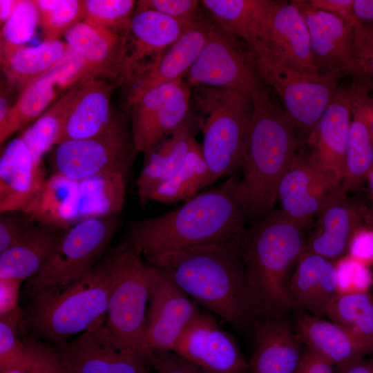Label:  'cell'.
<instances>
[{
  "label": "cell",
  "mask_w": 373,
  "mask_h": 373,
  "mask_svg": "<svg viewBox=\"0 0 373 373\" xmlns=\"http://www.w3.org/2000/svg\"><path fill=\"white\" fill-rule=\"evenodd\" d=\"M110 288L111 275L103 257L78 280L35 294L21 323L35 336L54 344L64 342L106 316Z\"/></svg>",
  "instance_id": "5"
},
{
  "label": "cell",
  "mask_w": 373,
  "mask_h": 373,
  "mask_svg": "<svg viewBox=\"0 0 373 373\" xmlns=\"http://www.w3.org/2000/svg\"><path fill=\"white\" fill-rule=\"evenodd\" d=\"M354 13L358 23L373 30V0H354Z\"/></svg>",
  "instance_id": "54"
},
{
  "label": "cell",
  "mask_w": 373,
  "mask_h": 373,
  "mask_svg": "<svg viewBox=\"0 0 373 373\" xmlns=\"http://www.w3.org/2000/svg\"><path fill=\"white\" fill-rule=\"evenodd\" d=\"M270 0H202L213 25L224 35L247 46L258 41Z\"/></svg>",
  "instance_id": "33"
},
{
  "label": "cell",
  "mask_w": 373,
  "mask_h": 373,
  "mask_svg": "<svg viewBox=\"0 0 373 373\" xmlns=\"http://www.w3.org/2000/svg\"><path fill=\"white\" fill-rule=\"evenodd\" d=\"M314 232L303 252L336 260L349 248L354 234L366 224H373V214L360 201L339 191L329 193L316 216Z\"/></svg>",
  "instance_id": "17"
},
{
  "label": "cell",
  "mask_w": 373,
  "mask_h": 373,
  "mask_svg": "<svg viewBox=\"0 0 373 373\" xmlns=\"http://www.w3.org/2000/svg\"><path fill=\"white\" fill-rule=\"evenodd\" d=\"M184 79L191 88L205 86L250 98L262 82L248 50L213 23L209 39Z\"/></svg>",
  "instance_id": "12"
},
{
  "label": "cell",
  "mask_w": 373,
  "mask_h": 373,
  "mask_svg": "<svg viewBox=\"0 0 373 373\" xmlns=\"http://www.w3.org/2000/svg\"><path fill=\"white\" fill-rule=\"evenodd\" d=\"M23 281L17 278L0 279V316L19 307V289Z\"/></svg>",
  "instance_id": "51"
},
{
  "label": "cell",
  "mask_w": 373,
  "mask_h": 373,
  "mask_svg": "<svg viewBox=\"0 0 373 373\" xmlns=\"http://www.w3.org/2000/svg\"><path fill=\"white\" fill-rule=\"evenodd\" d=\"M198 124L197 117L190 115L153 150L145 154L136 182L141 203L148 202L151 191L182 165L190 151L198 143L195 137V125Z\"/></svg>",
  "instance_id": "30"
},
{
  "label": "cell",
  "mask_w": 373,
  "mask_h": 373,
  "mask_svg": "<svg viewBox=\"0 0 373 373\" xmlns=\"http://www.w3.org/2000/svg\"><path fill=\"white\" fill-rule=\"evenodd\" d=\"M31 222L66 230L80 221L78 181L54 172L24 212Z\"/></svg>",
  "instance_id": "32"
},
{
  "label": "cell",
  "mask_w": 373,
  "mask_h": 373,
  "mask_svg": "<svg viewBox=\"0 0 373 373\" xmlns=\"http://www.w3.org/2000/svg\"><path fill=\"white\" fill-rule=\"evenodd\" d=\"M40 25L35 0H20L15 10L1 30V63L14 51L30 41Z\"/></svg>",
  "instance_id": "40"
},
{
  "label": "cell",
  "mask_w": 373,
  "mask_h": 373,
  "mask_svg": "<svg viewBox=\"0 0 373 373\" xmlns=\"http://www.w3.org/2000/svg\"><path fill=\"white\" fill-rule=\"evenodd\" d=\"M241 238L166 253L149 264L196 303L246 332L253 330L261 315L241 254Z\"/></svg>",
  "instance_id": "2"
},
{
  "label": "cell",
  "mask_w": 373,
  "mask_h": 373,
  "mask_svg": "<svg viewBox=\"0 0 373 373\" xmlns=\"http://www.w3.org/2000/svg\"><path fill=\"white\" fill-rule=\"evenodd\" d=\"M366 180L367 181L369 197L372 207V211L373 214V169L368 175Z\"/></svg>",
  "instance_id": "58"
},
{
  "label": "cell",
  "mask_w": 373,
  "mask_h": 373,
  "mask_svg": "<svg viewBox=\"0 0 373 373\" xmlns=\"http://www.w3.org/2000/svg\"><path fill=\"white\" fill-rule=\"evenodd\" d=\"M291 324L307 350L334 365L354 362L373 354L345 327L332 321L294 309Z\"/></svg>",
  "instance_id": "28"
},
{
  "label": "cell",
  "mask_w": 373,
  "mask_h": 373,
  "mask_svg": "<svg viewBox=\"0 0 373 373\" xmlns=\"http://www.w3.org/2000/svg\"><path fill=\"white\" fill-rule=\"evenodd\" d=\"M66 42L83 60L82 83L92 79L117 78L126 57L129 36L108 31L84 20L64 35Z\"/></svg>",
  "instance_id": "21"
},
{
  "label": "cell",
  "mask_w": 373,
  "mask_h": 373,
  "mask_svg": "<svg viewBox=\"0 0 373 373\" xmlns=\"http://www.w3.org/2000/svg\"><path fill=\"white\" fill-rule=\"evenodd\" d=\"M8 97V94L6 90L1 88L0 95V129L5 126L12 106V105L10 104Z\"/></svg>",
  "instance_id": "57"
},
{
  "label": "cell",
  "mask_w": 373,
  "mask_h": 373,
  "mask_svg": "<svg viewBox=\"0 0 373 373\" xmlns=\"http://www.w3.org/2000/svg\"><path fill=\"white\" fill-rule=\"evenodd\" d=\"M22 318L23 312L20 307L0 316V373L30 364V345L26 339L21 340L18 334Z\"/></svg>",
  "instance_id": "42"
},
{
  "label": "cell",
  "mask_w": 373,
  "mask_h": 373,
  "mask_svg": "<svg viewBox=\"0 0 373 373\" xmlns=\"http://www.w3.org/2000/svg\"><path fill=\"white\" fill-rule=\"evenodd\" d=\"M135 4L133 0H84V20L108 31L129 36Z\"/></svg>",
  "instance_id": "43"
},
{
  "label": "cell",
  "mask_w": 373,
  "mask_h": 373,
  "mask_svg": "<svg viewBox=\"0 0 373 373\" xmlns=\"http://www.w3.org/2000/svg\"><path fill=\"white\" fill-rule=\"evenodd\" d=\"M20 0L0 1V23L2 26L11 17Z\"/></svg>",
  "instance_id": "56"
},
{
  "label": "cell",
  "mask_w": 373,
  "mask_h": 373,
  "mask_svg": "<svg viewBox=\"0 0 373 373\" xmlns=\"http://www.w3.org/2000/svg\"><path fill=\"white\" fill-rule=\"evenodd\" d=\"M202 131V153L208 167L207 186L240 169L248 144L251 99L236 92L205 86L192 87Z\"/></svg>",
  "instance_id": "6"
},
{
  "label": "cell",
  "mask_w": 373,
  "mask_h": 373,
  "mask_svg": "<svg viewBox=\"0 0 373 373\" xmlns=\"http://www.w3.org/2000/svg\"><path fill=\"white\" fill-rule=\"evenodd\" d=\"M339 293L350 292V285H354L356 291H365L368 276L366 269L353 259L340 260L336 265Z\"/></svg>",
  "instance_id": "48"
},
{
  "label": "cell",
  "mask_w": 373,
  "mask_h": 373,
  "mask_svg": "<svg viewBox=\"0 0 373 373\" xmlns=\"http://www.w3.org/2000/svg\"><path fill=\"white\" fill-rule=\"evenodd\" d=\"M334 373H373V354L360 360L334 366Z\"/></svg>",
  "instance_id": "55"
},
{
  "label": "cell",
  "mask_w": 373,
  "mask_h": 373,
  "mask_svg": "<svg viewBox=\"0 0 373 373\" xmlns=\"http://www.w3.org/2000/svg\"><path fill=\"white\" fill-rule=\"evenodd\" d=\"M303 144L280 182L278 199L280 210L305 229L316 218L325 197L335 191Z\"/></svg>",
  "instance_id": "20"
},
{
  "label": "cell",
  "mask_w": 373,
  "mask_h": 373,
  "mask_svg": "<svg viewBox=\"0 0 373 373\" xmlns=\"http://www.w3.org/2000/svg\"><path fill=\"white\" fill-rule=\"evenodd\" d=\"M262 81L251 94L249 137L237 195L254 222L274 209L280 182L303 143L280 101Z\"/></svg>",
  "instance_id": "3"
},
{
  "label": "cell",
  "mask_w": 373,
  "mask_h": 373,
  "mask_svg": "<svg viewBox=\"0 0 373 373\" xmlns=\"http://www.w3.org/2000/svg\"><path fill=\"white\" fill-rule=\"evenodd\" d=\"M45 180L43 164L33 160L19 137L12 139L0 157V212L24 213Z\"/></svg>",
  "instance_id": "26"
},
{
  "label": "cell",
  "mask_w": 373,
  "mask_h": 373,
  "mask_svg": "<svg viewBox=\"0 0 373 373\" xmlns=\"http://www.w3.org/2000/svg\"><path fill=\"white\" fill-rule=\"evenodd\" d=\"M296 373H334V365L307 350L305 356Z\"/></svg>",
  "instance_id": "53"
},
{
  "label": "cell",
  "mask_w": 373,
  "mask_h": 373,
  "mask_svg": "<svg viewBox=\"0 0 373 373\" xmlns=\"http://www.w3.org/2000/svg\"><path fill=\"white\" fill-rule=\"evenodd\" d=\"M191 93L181 78L128 98L130 129L137 152L153 150L188 118Z\"/></svg>",
  "instance_id": "11"
},
{
  "label": "cell",
  "mask_w": 373,
  "mask_h": 373,
  "mask_svg": "<svg viewBox=\"0 0 373 373\" xmlns=\"http://www.w3.org/2000/svg\"><path fill=\"white\" fill-rule=\"evenodd\" d=\"M113 84L100 79L82 84L81 89L66 120L57 144L68 140L99 135L120 118L111 105Z\"/></svg>",
  "instance_id": "29"
},
{
  "label": "cell",
  "mask_w": 373,
  "mask_h": 373,
  "mask_svg": "<svg viewBox=\"0 0 373 373\" xmlns=\"http://www.w3.org/2000/svg\"><path fill=\"white\" fill-rule=\"evenodd\" d=\"M208 175L202 146L198 143L190 151L182 165L151 191L147 201L167 204L185 202L207 186Z\"/></svg>",
  "instance_id": "38"
},
{
  "label": "cell",
  "mask_w": 373,
  "mask_h": 373,
  "mask_svg": "<svg viewBox=\"0 0 373 373\" xmlns=\"http://www.w3.org/2000/svg\"><path fill=\"white\" fill-rule=\"evenodd\" d=\"M172 352L213 373L249 372L235 338L208 314L200 312L191 321Z\"/></svg>",
  "instance_id": "16"
},
{
  "label": "cell",
  "mask_w": 373,
  "mask_h": 373,
  "mask_svg": "<svg viewBox=\"0 0 373 373\" xmlns=\"http://www.w3.org/2000/svg\"><path fill=\"white\" fill-rule=\"evenodd\" d=\"M81 86L82 84H79L69 89L19 136L26 144L37 164H43L44 155L57 144Z\"/></svg>",
  "instance_id": "37"
},
{
  "label": "cell",
  "mask_w": 373,
  "mask_h": 373,
  "mask_svg": "<svg viewBox=\"0 0 373 373\" xmlns=\"http://www.w3.org/2000/svg\"><path fill=\"white\" fill-rule=\"evenodd\" d=\"M52 346L66 373H151L145 361L116 343L106 317L72 341Z\"/></svg>",
  "instance_id": "13"
},
{
  "label": "cell",
  "mask_w": 373,
  "mask_h": 373,
  "mask_svg": "<svg viewBox=\"0 0 373 373\" xmlns=\"http://www.w3.org/2000/svg\"><path fill=\"white\" fill-rule=\"evenodd\" d=\"M353 53L363 79L373 90V30L356 23L354 28Z\"/></svg>",
  "instance_id": "46"
},
{
  "label": "cell",
  "mask_w": 373,
  "mask_h": 373,
  "mask_svg": "<svg viewBox=\"0 0 373 373\" xmlns=\"http://www.w3.org/2000/svg\"><path fill=\"white\" fill-rule=\"evenodd\" d=\"M303 229L280 209L249 223L240 242L241 254L261 318H282L293 309L289 273L304 251Z\"/></svg>",
  "instance_id": "4"
},
{
  "label": "cell",
  "mask_w": 373,
  "mask_h": 373,
  "mask_svg": "<svg viewBox=\"0 0 373 373\" xmlns=\"http://www.w3.org/2000/svg\"><path fill=\"white\" fill-rule=\"evenodd\" d=\"M125 176L106 171L78 181L80 221L117 215L124 203Z\"/></svg>",
  "instance_id": "36"
},
{
  "label": "cell",
  "mask_w": 373,
  "mask_h": 373,
  "mask_svg": "<svg viewBox=\"0 0 373 373\" xmlns=\"http://www.w3.org/2000/svg\"><path fill=\"white\" fill-rule=\"evenodd\" d=\"M355 79L345 166L338 191H356L373 169V97L362 79Z\"/></svg>",
  "instance_id": "24"
},
{
  "label": "cell",
  "mask_w": 373,
  "mask_h": 373,
  "mask_svg": "<svg viewBox=\"0 0 373 373\" xmlns=\"http://www.w3.org/2000/svg\"><path fill=\"white\" fill-rule=\"evenodd\" d=\"M247 50L260 78L279 97L298 138L309 142L342 77L290 68Z\"/></svg>",
  "instance_id": "8"
},
{
  "label": "cell",
  "mask_w": 373,
  "mask_h": 373,
  "mask_svg": "<svg viewBox=\"0 0 373 373\" xmlns=\"http://www.w3.org/2000/svg\"><path fill=\"white\" fill-rule=\"evenodd\" d=\"M196 303L166 274L155 267L145 332L147 347L154 355L172 352L184 328L200 312Z\"/></svg>",
  "instance_id": "15"
},
{
  "label": "cell",
  "mask_w": 373,
  "mask_h": 373,
  "mask_svg": "<svg viewBox=\"0 0 373 373\" xmlns=\"http://www.w3.org/2000/svg\"><path fill=\"white\" fill-rule=\"evenodd\" d=\"M349 248L352 256L363 258L373 257V231L363 229L356 232Z\"/></svg>",
  "instance_id": "52"
},
{
  "label": "cell",
  "mask_w": 373,
  "mask_h": 373,
  "mask_svg": "<svg viewBox=\"0 0 373 373\" xmlns=\"http://www.w3.org/2000/svg\"><path fill=\"white\" fill-rule=\"evenodd\" d=\"M137 11L149 9L172 18L187 21L200 20V2L196 0H142L136 2Z\"/></svg>",
  "instance_id": "45"
},
{
  "label": "cell",
  "mask_w": 373,
  "mask_h": 373,
  "mask_svg": "<svg viewBox=\"0 0 373 373\" xmlns=\"http://www.w3.org/2000/svg\"><path fill=\"white\" fill-rule=\"evenodd\" d=\"M70 49L66 41L59 39L20 47L1 63L8 85L20 93L59 64Z\"/></svg>",
  "instance_id": "34"
},
{
  "label": "cell",
  "mask_w": 373,
  "mask_h": 373,
  "mask_svg": "<svg viewBox=\"0 0 373 373\" xmlns=\"http://www.w3.org/2000/svg\"><path fill=\"white\" fill-rule=\"evenodd\" d=\"M354 88L355 79L350 86H339L309 142L313 160L334 191L344 175Z\"/></svg>",
  "instance_id": "19"
},
{
  "label": "cell",
  "mask_w": 373,
  "mask_h": 373,
  "mask_svg": "<svg viewBox=\"0 0 373 373\" xmlns=\"http://www.w3.org/2000/svg\"><path fill=\"white\" fill-rule=\"evenodd\" d=\"M249 373H296L307 351L285 317L261 318L253 329Z\"/></svg>",
  "instance_id": "22"
},
{
  "label": "cell",
  "mask_w": 373,
  "mask_h": 373,
  "mask_svg": "<svg viewBox=\"0 0 373 373\" xmlns=\"http://www.w3.org/2000/svg\"><path fill=\"white\" fill-rule=\"evenodd\" d=\"M324 316L345 327L373 352V296L366 291L339 293Z\"/></svg>",
  "instance_id": "39"
},
{
  "label": "cell",
  "mask_w": 373,
  "mask_h": 373,
  "mask_svg": "<svg viewBox=\"0 0 373 373\" xmlns=\"http://www.w3.org/2000/svg\"><path fill=\"white\" fill-rule=\"evenodd\" d=\"M295 1L305 16L316 70L341 77L352 75L356 79H363L353 53L355 23L311 9L305 1Z\"/></svg>",
  "instance_id": "18"
},
{
  "label": "cell",
  "mask_w": 373,
  "mask_h": 373,
  "mask_svg": "<svg viewBox=\"0 0 373 373\" xmlns=\"http://www.w3.org/2000/svg\"><path fill=\"white\" fill-rule=\"evenodd\" d=\"M198 21H182L149 9L136 11L131 23V44L117 84L126 82L140 71L147 58L153 57L154 64L185 30Z\"/></svg>",
  "instance_id": "25"
},
{
  "label": "cell",
  "mask_w": 373,
  "mask_h": 373,
  "mask_svg": "<svg viewBox=\"0 0 373 373\" xmlns=\"http://www.w3.org/2000/svg\"><path fill=\"white\" fill-rule=\"evenodd\" d=\"M247 48L288 67L317 72L305 16L295 1H272L258 41Z\"/></svg>",
  "instance_id": "14"
},
{
  "label": "cell",
  "mask_w": 373,
  "mask_h": 373,
  "mask_svg": "<svg viewBox=\"0 0 373 373\" xmlns=\"http://www.w3.org/2000/svg\"><path fill=\"white\" fill-rule=\"evenodd\" d=\"M32 223L24 213L0 212V252L16 243Z\"/></svg>",
  "instance_id": "47"
},
{
  "label": "cell",
  "mask_w": 373,
  "mask_h": 373,
  "mask_svg": "<svg viewBox=\"0 0 373 373\" xmlns=\"http://www.w3.org/2000/svg\"><path fill=\"white\" fill-rule=\"evenodd\" d=\"M31 349L30 364L24 367L12 368L3 373H66L52 345L28 336Z\"/></svg>",
  "instance_id": "44"
},
{
  "label": "cell",
  "mask_w": 373,
  "mask_h": 373,
  "mask_svg": "<svg viewBox=\"0 0 373 373\" xmlns=\"http://www.w3.org/2000/svg\"><path fill=\"white\" fill-rule=\"evenodd\" d=\"M104 258L111 275L106 323L118 345L152 367L155 355L147 347L145 332L155 267L121 244Z\"/></svg>",
  "instance_id": "7"
},
{
  "label": "cell",
  "mask_w": 373,
  "mask_h": 373,
  "mask_svg": "<svg viewBox=\"0 0 373 373\" xmlns=\"http://www.w3.org/2000/svg\"><path fill=\"white\" fill-rule=\"evenodd\" d=\"M136 153L131 129L120 117L99 135L57 144L49 151V160L54 172L79 181L106 171L126 175Z\"/></svg>",
  "instance_id": "10"
},
{
  "label": "cell",
  "mask_w": 373,
  "mask_h": 373,
  "mask_svg": "<svg viewBox=\"0 0 373 373\" xmlns=\"http://www.w3.org/2000/svg\"><path fill=\"white\" fill-rule=\"evenodd\" d=\"M44 41L59 40L85 19L84 0H35Z\"/></svg>",
  "instance_id": "41"
},
{
  "label": "cell",
  "mask_w": 373,
  "mask_h": 373,
  "mask_svg": "<svg viewBox=\"0 0 373 373\" xmlns=\"http://www.w3.org/2000/svg\"><path fill=\"white\" fill-rule=\"evenodd\" d=\"M213 23L203 19L195 22L158 57L151 66L131 75V97L161 85L184 78L203 50Z\"/></svg>",
  "instance_id": "23"
},
{
  "label": "cell",
  "mask_w": 373,
  "mask_h": 373,
  "mask_svg": "<svg viewBox=\"0 0 373 373\" xmlns=\"http://www.w3.org/2000/svg\"><path fill=\"white\" fill-rule=\"evenodd\" d=\"M293 309L321 316L339 294L336 265L320 255L303 252L289 283Z\"/></svg>",
  "instance_id": "27"
},
{
  "label": "cell",
  "mask_w": 373,
  "mask_h": 373,
  "mask_svg": "<svg viewBox=\"0 0 373 373\" xmlns=\"http://www.w3.org/2000/svg\"><path fill=\"white\" fill-rule=\"evenodd\" d=\"M311 9L330 13L342 20L356 23L354 0H309L305 1Z\"/></svg>",
  "instance_id": "50"
},
{
  "label": "cell",
  "mask_w": 373,
  "mask_h": 373,
  "mask_svg": "<svg viewBox=\"0 0 373 373\" xmlns=\"http://www.w3.org/2000/svg\"><path fill=\"white\" fill-rule=\"evenodd\" d=\"M239 180L229 176L173 210L131 221L121 245L150 263L166 253L240 239L248 220L237 195Z\"/></svg>",
  "instance_id": "1"
},
{
  "label": "cell",
  "mask_w": 373,
  "mask_h": 373,
  "mask_svg": "<svg viewBox=\"0 0 373 373\" xmlns=\"http://www.w3.org/2000/svg\"><path fill=\"white\" fill-rule=\"evenodd\" d=\"M117 227L115 215L85 219L66 229L45 265L28 279L26 292L32 297L82 278L99 262Z\"/></svg>",
  "instance_id": "9"
},
{
  "label": "cell",
  "mask_w": 373,
  "mask_h": 373,
  "mask_svg": "<svg viewBox=\"0 0 373 373\" xmlns=\"http://www.w3.org/2000/svg\"><path fill=\"white\" fill-rule=\"evenodd\" d=\"M59 64L19 93L5 126L0 129L1 145L13 133L35 121L57 99L61 91L57 82Z\"/></svg>",
  "instance_id": "35"
},
{
  "label": "cell",
  "mask_w": 373,
  "mask_h": 373,
  "mask_svg": "<svg viewBox=\"0 0 373 373\" xmlns=\"http://www.w3.org/2000/svg\"><path fill=\"white\" fill-rule=\"evenodd\" d=\"M152 367L155 373H213L173 352L156 354Z\"/></svg>",
  "instance_id": "49"
},
{
  "label": "cell",
  "mask_w": 373,
  "mask_h": 373,
  "mask_svg": "<svg viewBox=\"0 0 373 373\" xmlns=\"http://www.w3.org/2000/svg\"><path fill=\"white\" fill-rule=\"evenodd\" d=\"M66 230L33 222L13 245L0 252V279L24 280L45 265Z\"/></svg>",
  "instance_id": "31"
}]
</instances>
